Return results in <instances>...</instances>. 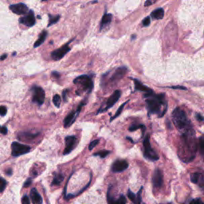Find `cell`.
<instances>
[{
    "label": "cell",
    "instance_id": "obj_1",
    "mask_svg": "<svg viewBox=\"0 0 204 204\" xmlns=\"http://www.w3.org/2000/svg\"><path fill=\"white\" fill-rule=\"evenodd\" d=\"M172 119H173V123L175 124V125L179 129L184 130L185 132L192 129V128H191L190 121L187 119L186 113L179 108H176L173 111Z\"/></svg>",
    "mask_w": 204,
    "mask_h": 204
},
{
    "label": "cell",
    "instance_id": "obj_2",
    "mask_svg": "<svg viewBox=\"0 0 204 204\" xmlns=\"http://www.w3.org/2000/svg\"><path fill=\"white\" fill-rule=\"evenodd\" d=\"M165 104V97L164 94L160 95H155L149 97L147 100V105L148 108L149 113H157L160 114L161 110V106Z\"/></svg>",
    "mask_w": 204,
    "mask_h": 204
},
{
    "label": "cell",
    "instance_id": "obj_3",
    "mask_svg": "<svg viewBox=\"0 0 204 204\" xmlns=\"http://www.w3.org/2000/svg\"><path fill=\"white\" fill-rule=\"evenodd\" d=\"M73 83L81 86L82 90L89 91V92H90L93 88L92 79L87 75H82V76L77 77L73 80Z\"/></svg>",
    "mask_w": 204,
    "mask_h": 204
},
{
    "label": "cell",
    "instance_id": "obj_4",
    "mask_svg": "<svg viewBox=\"0 0 204 204\" xmlns=\"http://www.w3.org/2000/svg\"><path fill=\"white\" fill-rule=\"evenodd\" d=\"M31 148L29 146L22 144L18 142H13L11 144V155L14 157H18V156L25 155L30 152Z\"/></svg>",
    "mask_w": 204,
    "mask_h": 204
},
{
    "label": "cell",
    "instance_id": "obj_5",
    "mask_svg": "<svg viewBox=\"0 0 204 204\" xmlns=\"http://www.w3.org/2000/svg\"><path fill=\"white\" fill-rule=\"evenodd\" d=\"M144 156L152 161H156L159 160L158 155L155 152V151L152 148L150 141H149V136L147 135L144 140Z\"/></svg>",
    "mask_w": 204,
    "mask_h": 204
},
{
    "label": "cell",
    "instance_id": "obj_6",
    "mask_svg": "<svg viewBox=\"0 0 204 204\" xmlns=\"http://www.w3.org/2000/svg\"><path fill=\"white\" fill-rule=\"evenodd\" d=\"M33 97L32 101L34 103H37L38 105H42L45 101V91L41 87H34L32 89Z\"/></svg>",
    "mask_w": 204,
    "mask_h": 204
},
{
    "label": "cell",
    "instance_id": "obj_7",
    "mask_svg": "<svg viewBox=\"0 0 204 204\" xmlns=\"http://www.w3.org/2000/svg\"><path fill=\"white\" fill-rule=\"evenodd\" d=\"M69 50H70V47L69 46V43H66L64 46H62L61 48L53 50L51 53V57L54 61H59L62 58H63L64 56L66 55Z\"/></svg>",
    "mask_w": 204,
    "mask_h": 204
},
{
    "label": "cell",
    "instance_id": "obj_8",
    "mask_svg": "<svg viewBox=\"0 0 204 204\" xmlns=\"http://www.w3.org/2000/svg\"><path fill=\"white\" fill-rule=\"evenodd\" d=\"M85 105V101H82V103H81V105L77 107V111L70 112V113H69V115L66 117V118H65V120H64V127L65 128H68V127L70 126V125H71V124L74 122L75 120H76V118L77 117L78 114H79V112H80L81 108H82V107L84 106Z\"/></svg>",
    "mask_w": 204,
    "mask_h": 204
},
{
    "label": "cell",
    "instance_id": "obj_9",
    "mask_svg": "<svg viewBox=\"0 0 204 204\" xmlns=\"http://www.w3.org/2000/svg\"><path fill=\"white\" fill-rule=\"evenodd\" d=\"M77 144V139L74 136H68L66 137V147H65L64 155H68L73 151Z\"/></svg>",
    "mask_w": 204,
    "mask_h": 204
},
{
    "label": "cell",
    "instance_id": "obj_10",
    "mask_svg": "<svg viewBox=\"0 0 204 204\" xmlns=\"http://www.w3.org/2000/svg\"><path fill=\"white\" fill-rule=\"evenodd\" d=\"M19 22L21 23V24L27 26V27H33L36 22L34 12H33L32 11H30V12H28L27 14H25L24 16L21 17V18H19Z\"/></svg>",
    "mask_w": 204,
    "mask_h": 204
},
{
    "label": "cell",
    "instance_id": "obj_11",
    "mask_svg": "<svg viewBox=\"0 0 204 204\" xmlns=\"http://www.w3.org/2000/svg\"><path fill=\"white\" fill-rule=\"evenodd\" d=\"M10 10L12 11L13 13L16 14H19V15H22V14H27L29 12V8L27 7V6L24 3H17V4H13L9 7Z\"/></svg>",
    "mask_w": 204,
    "mask_h": 204
},
{
    "label": "cell",
    "instance_id": "obj_12",
    "mask_svg": "<svg viewBox=\"0 0 204 204\" xmlns=\"http://www.w3.org/2000/svg\"><path fill=\"white\" fill-rule=\"evenodd\" d=\"M163 183V172L160 169H156L153 173L152 184L155 188H160Z\"/></svg>",
    "mask_w": 204,
    "mask_h": 204
},
{
    "label": "cell",
    "instance_id": "obj_13",
    "mask_svg": "<svg viewBox=\"0 0 204 204\" xmlns=\"http://www.w3.org/2000/svg\"><path fill=\"white\" fill-rule=\"evenodd\" d=\"M121 91L116 90L115 92H114L111 95L110 97L108 98V101H107V102H106V106H105V108H104L103 110L101 111V112H104V111L108 110V108H110L111 107L113 106V105L117 103V101H118V100L120 99V97H121Z\"/></svg>",
    "mask_w": 204,
    "mask_h": 204
},
{
    "label": "cell",
    "instance_id": "obj_14",
    "mask_svg": "<svg viewBox=\"0 0 204 204\" xmlns=\"http://www.w3.org/2000/svg\"><path fill=\"white\" fill-rule=\"evenodd\" d=\"M128 167V163L124 160H117L112 166V171L113 172H121L126 170Z\"/></svg>",
    "mask_w": 204,
    "mask_h": 204
},
{
    "label": "cell",
    "instance_id": "obj_15",
    "mask_svg": "<svg viewBox=\"0 0 204 204\" xmlns=\"http://www.w3.org/2000/svg\"><path fill=\"white\" fill-rule=\"evenodd\" d=\"M107 199H108V204H126V198L124 195H121L117 199H114L110 194V191L108 190V195H107Z\"/></svg>",
    "mask_w": 204,
    "mask_h": 204
},
{
    "label": "cell",
    "instance_id": "obj_16",
    "mask_svg": "<svg viewBox=\"0 0 204 204\" xmlns=\"http://www.w3.org/2000/svg\"><path fill=\"white\" fill-rule=\"evenodd\" d=\"M127 73V68L125 67H121L118 68L113 73V75L111 77V82H117V81L121 80V78L125 75Z\"/></svg>",
    "mask_w": 204,
    "mask_h": 204
},
{
    "label": "cell",
    "instance_id": "obj_17",
    "mask_svg": "<svg viewBox=\"0 0 204 204\" xmlns=\"http://www.w3.org/2000/svg\"><path fill=\"white\" fill-rule=\"evenodd\" d=\"M30 198L33 204H42V199L36 188H32V190L30 192Z\"/></svg>",
    "mask_w": 204,
    "mask_h": 204
},
{
    "label": "cell",
    "instance_id": "obj_18",
    "mask_svg": "<svg viewBox=\"0 0 204 204\" xmlns=\"http://www.w3.org/2000/svg\"><path fill=\"white\" fill-rule=\"evenodd\" d=\"M112 15L111 14H105L104 16L102 17V19L101 21V24H100V30H102L103 28H105V27H107L108 25H109V23L112 21Z\"/></svg>",
    "mask_w": 204,
    "mask_h": 204
},
{
    "label": "cell",
    "instance_id": "obj_19",
    "mask_svg": "<svg viewBox=\"0 0 204 204\" xmlns=\"http://www.w3.org/2000/svg\"><path fill=\"white\" fill-rule=\"evenodd\" d=\"M134 82H135V88L137 90H140V91H144V92H146V93H148V92H153L150 88L147 87L145 85H143L141 82H140L139 81L137 80H134Z\"/></svg>",
    "mask_w": 204,
    "mask_h": 204
},
{
    "label": "cell",
    "instance_id": "obj_20",
    "mask_svg": "<svg viewBox=\"0 0 204 204\" xmlns=\"http://www.w3.org/2000/svg\"><path fill=\"white\" fill-rule=\"evenodd\" d=\"M151 16L155 19H162L164 16V11L163 8H159L153 11L151 14Z\"/></svg>",
    "mask_w": 204,
    "mask_h": 204
},
{
    "label": "cell",
    "instance_id": "obj_21",
    "mask_svg": "<svg viewBox=\"0 0 204 204\" xmlns=\"http://www.w3.org/2000/svg\"><path fill=\"white\" fill-rule=\"evenodd\" d=\"M47 34H47V32H46V30H44L43 32H42V34H40V36H39L38 39H37V41L34 42V48H37V47L40 46L43 42H44L45 40H46V37H47Z\"/></svg>",
    "mask_w": 204,
    "mask_h": 204
},
{
    "label": "cell",
    "instance_id": "obj_22",
    "mask_svg": "<svg viewBox=\"0 0 204 204\" xmlns=\"http://www.w3.org/2000/svg\"><path fill=\"white\" fill-rule=\"evenodd\" d=\"M38 135V133L37 134H32V133H22L21 136H18V139L19 140H24V141H29V140H31L35 138Z\"/></svg>",
    "mask_w": 204,
    "mask_h": 204
},
{
    "label": "cell",
    "instance_id": "obj_23",
    "mask_svg": "<svg viewBox=\"0 0 204 204\" xmlns=\"http://www.w3.org/2000/svg\"><path fill=\"white\" fill-rule=\"evenodd\" d=\"M49 23L48 27H50L53 24H55L60 19V15H52V14H49Z\"/></svg>",
    "mask_w": 204,
    "mask_h": 204
},
{
    "label": "cell",
    "instance_id": "obj_24",
    "mask_svg": "<svg viewBox=\"0 0 204 204\" xmlns=\"http://www.w3.org/2000/svg\"><path fill=\"white\" fill-rule=\"evenodd\" d=\"M63 179H64V176L62 174H55V176L53 177L52 185H59L63 181Z\"/></svg>",
    "mask_w": 204,
    "mask_h": 204
},
{
    "label": "cell",
    "instance_id": "obj_25",
    "mask_svg": "<svg viewBox=\"0 0 204 204\" xmlns=\"http://www.w3.org/2000/svg\"><path fill=\"white\" fill-rule=\"evenodd\" d=\"M199 152L201 155L204 157V135L199 138Z\"/></svg>",
    "mask_w": 204,
    "mask_h": 204
},
{
    "label": "cell",
    "instance_id": "obj_26",
    "mask_svg": "<svg viewBox=\"0 0 204 204\" xmlns=\"http://www.w3.org/2000/svg\"><path fill=\"white\" fill-rule=\"evenodd\" d=\"M110 153V152L109 151H105V150H103V151H100V152H97L94 153L93 156H100L101 158H105L107 156H108V154Z\"/></svg>",
    "mask_w": 204,
    "mask_h": 204
},
{
    "label": "cell",
    "instance_id": "obj_27",
    "mask_svg": "<svg viewBox=\"0 0 204 204\" xmlns=\"http://www.w3.org/2000/svg\"><path fill=\"white\" fill-rule=\"evenodd\" d=\"M128 101H126V102H124V103L123 104V105H121V106L119 108H118V110H117V112H116V114H115V115H114L113 117H112V118H111V120H110L111 121H112V120H114V119H115V118H117V117H119V116L121 115V112H122V111H123V108H124V107L125 106V105H126V104L128 103Z\"/></svg>",
    "mask_w": 204,
    "mask_h": 204
},
{
    "label": "cell",
    "instance_id": "obj_28",
    "mask_svg": "<svg viewBox=\"0 0 204 204\" xmlns=\"http://www.w3.org/2000/svg\"><path fill=\"white\" fill-rule=\"evenodd\" d=\"M53 104H54V105H55L57 108H59V107H60L61 97L59 96L58 94H56V95H54V96H53Z\"/></svg>",
    "mask_w": 204,
    "mask_h": 204
},
{
    "label": "cell",
    "instance_id": "obj_29",
    "mask_svg": "<svg viewBox=\"0 0 204 204\" xmlns=\"http://www.w3.org/2000/svg\"><path fill=\"white\" fill-rule=\"evenodd\" d=\"M7 183L5 179H4L3 178L0 177V193L5 190L6 187H7Z\"/></svg>",
    "mask_w": 204,
    "mask_h": 204
},
{
    "label": "cell",
    "instance_id": "obj_30",
    "mask_svg": "<svg viewBox=\"0 0 204 204\" xmlns=\"http://www.w3.org/2000/svg\"><path fill=\"white\" fill-rule=\"evenodd\" d=\"M143 187L140 188V190L139 191L138 193H137V199L135 202H133L134 204H141V202H142V197H141V193H142Z\"/></svg>",
    "mask_w": 204,
    "mask_h": 204
},
{
    "label": "cell",
    "instance_id": "obj_31",
    "mask_svg": "<svg viewBox=\"0 0 204 204\" xmlns=\"http://www.w3.org/2000/svg\"><path fill=\"white\" fill-rule=\"evenodd\" d=\"M196 184L199 185V186L202 188V190L204 191V176H202V174H200V176H199V179H198Z\"/></svg>",
    "mask_w": 204,
    "mask_h": 204
},
{
    "label": "cell",
    "instance_id": "obj_32",
    "mask_svg": "<svg viewBox=\"0 0 204 204\" xmlns=\"http://www.w3.org/2000/svg\"><path fill=\"white\" fill-rule=\"evenodd\" d=\"M144 125H142V124H137V125H132L131 127L129 128V131L130 132H133L136 131L137 129H140V128H144Z\"/></svg>",
    "mask_w": 204,
    "mask_h": 204
},
{
    "label": "cell",
    "instance_id": "obj_33",
    "mask_svg": "<svg viewBox=\"0 0 204 204\" xmlns=\"http://www.w3.org/2000/svg\"><path fill=\"white\" fill-rule=\"evenodd\" d=\"M100 140H92V142L89 144V150H92V148H94V147H96L97 144H99Z\"/></svg>",
    "mask_w": 204,
    "mask_h": 204
},
{
    "label": "cell",
    "instance_id": "obj_34",
    "mask_svg": "<svg viewBox=\"0 0 204 204\" xmlns=\"http://www.w3.org/2000/svg\"><path fill=\"white\" fill-rule=\"evenodd\" d=\"M7 109L5 106H0V116L4 117L7 114Z\"/></svg>",
    "mask_w": 204,
    "mask_h": 204
},
{
    "label": "cell",
    "instance_id": "obj_35",
    "mask_svg": "<svg viewBox=\"0 0 204 204\" xmlns=\"http://www.w3.org/2000/svg\"><path fill=\"white\" fill-rule=\"evenodd\" d=\"M22 204H30V199L27 195H24L22 199Z\"/></svg>",
    "mask_w": 204,
    "mask_h": 204
},
{
    "label": "cell",
    "instance_id": "obj_36",
    "mask_svg": "<svg viewBox=\"0 0 204 204\" xmlns=\"http://www.w3.org/2000/svg\"><path fill=\"white\" fill-rule=\"evenodd\" d=\"M150 22H151V21H150V18H149V17H146V18L143 20L142 23L143 25H144V27H147V26L150 25Z\"/></svg>",
    "mask_w": 204,
    "mask_h": 204
},
{
    "label": "cell",
    "instance_id": "obj_37",
    "mask_svg": "<svg viewBox=\"0 0 204 204\" xmlns=\"http://www.w3.org/2000/svg\"><path fill=\"white\" fill-rule=\"evenodd\" d=\"M189 204H202V202L200 199H192Z\"/></svg>",
    "mask_w": 204,
    "mask_h": 204
},
{
    "label": "cell",
    "instance_id": "obj_38",
    "mask_svg": "<svg viewBox=\"0 0 204 204\" xmlns=\"http://www.w3.org/2000/svg\"><path fill=\"white\" fill-rule=\"evenodd\" d=\"M31 182H32V179H27V181L25 182V183H24V185H23V187H29L30 184H31Z\"/></svg>",
    "mask_w": 204,
    "mask_h": 204
},
{
    "label": "cell",
    "instance_id": "obj_39",
    "mask_svg": "<svg viewBox=\"0 0 204 204\" xmlns=\"http://www.w3.org/2000/svg\"><path fill=\"white\" fill-rule=\"evenodd\" d=\"M0 132L3 134V135H6L7 133V128L6 127H2V128H0Z\"/></svg>",
    "mask_w": 204,
    "mask_h": 204
},
{
    "label": "cell",
    "instance_id": "obj_40",
    "mask_svg": "<svg viewBox=\"0 0 204 204\" xmlns=\"http://www.w3.org/2000/svg\"><path fill=\"white\" fill-rule=\"evenodd\" d=\"M172 89H182V90H186L187 88L186 87H183V86H172Z\"/></svg>",
    "mask_w": 204,
    "mask_h": 204
},
{
    "label": "cell",
    "instance_id": "obj_41",
    "mask_svg": "<svg viewBox=\"0 0 204 204\" xmlns=\"http://www.w3.org/2000/svg\"><path fill=\"white\" fill-rule=\"evenodd\" d=\"M196 118H197L199 121H204V117H202V116L200 115V114H197L196 115Z\"/></svg>",
    "mask_w": 204,
    "mask_h": 204
},
{
    "label": "cell",
    "instance_id": "obj_42",
    "mask_svg": "<svg viewBox=\"0 0 204 204\" xmlns=\"http://www.w3.org/2000/svg\"><path fill=\"white\" fill-rule=\"evenodd\" d=\"M68 92L67 89H66V90L63 91V92H62V95H63V99H64L65 101H66V92Z\"/></svg>",
    "mask_w": 204,
    "mask_h": 204
},
{
    "label": "cell",
    "instance_id": "obj_43",
    "mask_svg": "<svg viewBox=\"0 0 204 204\" xmlns=\"http://www.w3.org/2000/svg\"><path fill=\"white\" fill-rule=\"evenodd\" d=\"M52 76H54L55 77H57V78H58L59 77H60V74H59V73H57V72H53V73H52Z\"/></svg>",
    "mask_w": 204,
    "mask_h": 204
},
{
    "label": "cell",
    "instance_id": "obj_44",
    "mask_svg": "<svg viewBox=\"0 0 204 204\" xmlns=\"http://www.w3.org/2000/svg\"><path fill=\"white\" fill-rule=\"evenodd\" d=\"M151 4H152V1H147V2H145V7H148L149 5H151Z\"/></svg>",
    "mask_w": 204,
    "mask_h": 204
},
{
    "label": "cell",
    "instance_id": "obj_45",
    "mask_svg": "<svg viewBox=\"0 0 204 204\" xmlns=\"http://www.w3.org/2000/svg\"><path fill=\"white\" fill-rule=\"evenodd\" d=\"M11 174H12V171H11V169H9L7 172V176H11Z\"/></svg>",
    "mask_w": 204,
    "mask_h": 204
},
{
    "label": "cell",
    "instance_id": "obj_46",
    "mask_svg": "<svg viewBox=\"0 0 204 204\" xmlns=\"http://www.w3.org/2000/svg\"><path fill=\"white\" fill-rule=\"evenodd\" d=\"M7 54H4V55H2V56H1V57H0V60L2 61V60H4V59L6 58V57H7Z\"/></svg>",
    "mask_w": 204,
    "mask_h": 204
},
{
    "label": "cell",
    "instance_id": "obj_47",
    "mask_svg": "<svg viewBox=\"0 0 204 204\" xmlns=\"http://www.w3.org/2000/svg\"><path fill=\"white\" fill-rule=\"evenodd\" d=\"M167 204H172V203H167Z\"/></svg>",
    "mask_w": 204,
    "mask_h": 204
}]
</instances>
